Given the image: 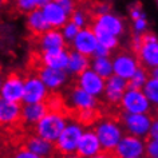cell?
Masks as SVG:
<instances>
[{
	"instance_id": "1",
	"label": "cell",
	"mask_w": 158,
	"mask_h": 158,
	"mask_svg": "<svg viewBox=\"0 0 158 158\" xmlns=\"http://www.w3.org/2000/svg\"><path fill=\"white\" fill-rule=\"evenodd\" d=\"M69 122V117L63 113V110H48L36 123H35V134L50 142H55L59 134L64 129Z\"/></svg>"
},
{
	"instance_id": "2",
	"label": "cell",
	"mask_w": 158,
	"mask_h": 158,
	"mask_svg": "<svg viewBox=\"0 0 158 158\" xmlns=\"http://www.w3.org/2000/svg\"><path fill=\"white\" fill-rule=\"evenodd\" d=\"M94 131H95L98 139H99L102 150L111 154L119 139L122 138V135H123L122 126L115 119H111V118H103L99 122H97Z\"/></svg>"
},
{
	"instance_id": "3",
	"label": "cell",
	"mask_w": 158,
	"mask_h": 158,
	"mask_svg": "<svg viewBox=\"0 0 158 158\" xmlns=\"http://www.w3.org/2000/svg\"><path fill=\"white\" fill-rule=\"evenodd\" d=\"M83 125L79 123L78 121H69L62 133L59 134L58 139L54 142L55 149L58 150L62 156H67V154H73L77 152L78 141L81 138L82 133H83Z\"/></svg>"
},
{
	"instance_id": "4",
	"label": "cell",
	"mask_w": 158,
	"mask_h": 158,
	"mask_svg": "<svg viewBox=\"0 0 158 158\" xmlns=\"http://www.w3.org/2000/svg\"><path fill=\"white\" fill-rule=\"evenodd\" d=\"M119 105L125 113H130V114L150 113L153 106L142 90L129 89V87L126 89V91L122 95Z\"/></svg>"
},
{
	"instance_id": "5",
	"label": "cell",
	"mask_w": 158,
	"mask_h": 158,
	"mask_svg": "<svg viewBox=\"0 0 158 158\" xmlns=\"http://www.w3.org/2000/svg\"><path fill=\"white\" fill-rule=\"evenodd\" d=\"M145 138L123 134L113 152L114 158H130L145 156Z\"/></svg>"
},
{
	"instance_id": "6",
	"label": "cell",
	"mask_w": 158,
	"mask_h": 158,
	"mask_svg": "<svg viewBox=\"0 0 158 158\" xmlns=\"http://www.w3.org/2000/svg\"><path fill=\"white\" fill-rule=\"evenodd\" d=\"M122 122H123V127L127 131V134L146 138L149 134L150 126H152L153 118L150 113H141V114H130L125 113L122 117Z\"/></svg>"
},
{
	"instance_id": "7",
	"label": "cell",
	"mask_w": 158,
	"mask_h": 158,
	"mask_svg": "<svg viewBox=\"0 0 158 158\" xmlns=\"http://www.w3.org/2000/svg\"><path fill=\"white\" fill-rule=\"evenodd\" d=\"M50 95L48 89L40 81L38 75H31L24 79V91L22 103H40L46 102Z\"/></svg>"
},
{
	"instance_id": "8",
	"label": "cell",
	"mask_w": 158,
	"mask_h": 158,
	"mask_svg": "<svg viewBox=\"0 0 158 158\" xmlns=\"http://www.w3.org/2000/svg\"><path fill=\"white\" fill-rule=\"evenodd\" d=\"M23 91H24V78L12 73L3 79L0 86V98L22 103Z\"/></svg>"
},
{
	"instance_id": "9",
	"label": "cell",
	"mask_w": 158,
	"mask_h": 158,
	"mask_svg": "<svg viewBox=\"0 0 158 158\" xmlns=\"http://www.w3.org/2000/svg\"><path fill=\"white\" fill-rule=\"evenodd\" d=\"M105 82L106 79L99 77L90 67L78 75V87H81L82 90H85L86 93H89L90 95L95 98L103 95Z\"/></svg>"
},
{
	"instance_id": "10",
	"label": "cell",
	"mask_w": 158,
	"mask_h": 158,
	"mask_svg": "<svg viewBox=\"0 0 158 158\" xmlns=\"http://www.w3.org/2000/svg\"><path fill=\"white\" fill-rule=\"evenodd\" d=\"M113 62V74L119 77L125 81H129L133 77V74L135 73L139 67V60L131 54L122 52L118 54L115 58L111 59Z\"/></svg>"
},
{
	"instance_id": "11",
	"label": "cell",
	"mask_w": 158,
	"mask_h": 158,
	"mask_svg": "<svg viewBox=\"0 0 158 158\" xmlns=\"http://www.w3.org/2000/svg\"><path fill=\"white\" fill-rule=\"evenodd\" d=\"M91 28L105 31V32H109V34L114 35V36L119 38L121 35L125 32V23L118 15L107 12V14L97 15Z\"/></svg>"
},
{
	"instance_id": "12",
	"label": "cell",
	"mask_w": 158,
	"mask_h": 158,
	"mask_svg": "<svg viewBox=\"0 0 158 158\" xmlns=\"http://www.w3.org/2000/svg\"><path fill=\"white\" fill-rule=\"evenodd\" d=\"M38 77L48 89V91H56L69 81V73L66 70H56L42 66L38 71Z\"/></svg>"
},
{
	"instance_id": "13",
	"label": "cell",
	"mask_w": 158,
	"mask_h": 158,
	"mask_svg": "<svg viewBox=\"0 0 158 158\" xmlns=\"http://www.w3.org/2000/svg\"><path fill=\"white\" fill-rule=\"evenodd\" d=\"M98 44L97 36L94 34V31L87 27H83L78 31V34L75 35V38L71 40V46L73 50L78 51V52L87 55V56H93L94 50Z\"/></svg>"
},
{
	"instance_id": "14",
	"label": "cell",
	"mask_w": 158,
	"mask_h": 158,
	"mask_svg": "<svg viewBox=\"0 0 158 158\" xmlns=\"http://www.w3.org/2000/svg\"><path fill=\"white\" fill-rule=\"evenodd\" d=\"M40 11L46 19L47 24L50 26V28L60 30L62 27L70 20V15L67 14L58 3H55L54 0L50 2L48 4L43 6Z\"/></svg>"
},
{
	"instance_id": "15",
	"label": "cell",
	"mask_w": 158,
	"mask_h": 158,
	"mask_svg": "<svg viewBox=\"0 0 158 158\" xmlns=\"http://www.w3.org/2000/svg\"><path fill=\"white\" fill-rule=\"evenodd\" d=\"M99 152H102V146L99 143V139H98L95 131L94 130H83V133H82V135L78 141L75 153L83 158H90Z\"/></svg>"
},
{
	"instance_id": "16",
	"label": "cell",
	"mask_w": 158,
	"mask_h": 158,
	"mask_svg": "<svg viewBox=\"0 0 158 158\" xmlns=\"http://www.w3.org/2000/svg\"><path fill=\"white\" fill-rule=\"evenodd\" d=\"M40 63L44 67L56 70H66L67 63H69V51L64 48L58 50H48V51H40Z\"/></svg>"
},
{
	"instance_id": "17",
	"label": "cell",
	"mask_w": 158,
	"mask_h": 158,
	"mask_svg": "<svg viewBox=\"0 0 158 158\" xmlns=\"http://www.w3.org/2000/svg\"><path fill=\"white\" fill-rule=\"evenodd\" d=\"M126 89H127V81H125V79H122L113 74L111 77H109L106 79L103 94L110 103L117 105V103H119V101H121L122 95H123V93L126 91Z\"/></svg>"
},
{
	"instance_id": "18",
	"label": "cell",
	"mask_w": 158,
	"mask_h": 158,
	"mask_svg": "<svg viewBox=\"0 0 158 158\" xmlns=\"http://www.w3.org/2000/svg\"><path fill=\"white\" fill-rule=\"evenodd\" d=\"M22 103L0 98V126H14L20 121Z\"/></svg>"
},
{
	"instance_id": "19",
	"label": "cell",
	"mask_w": 158,
	"mask_h": 158,
	"mask_svg": "<svg viewBox=\"0 0 158 158\" xmlns=\"http://www.w3.org/2000/svg\"><path fill=\"white\" fill-rule=\"evenodd\" d=\"M66 43L67 42L63 38L60 30L56 28H48L38 36V47L40 51L64 48Z\"/></svg>"
},
{
	"instance_id": "20",
	"label": "cell",
	"mask_w": 158,
	"mask_h": 158,
	"mask_svg": "<svg viewBox=\"0 0 158 158\" xmlns=\"http://www.w3.org/2000/svg\"><path fill=\"white\" fill-rule=\"evenodd\" d=\"M70 106L77 111H82V110H89V109H97L98 101L95 97L90 95L89 93H86L85 90L81 87H75L73 91L70 93L69 97Z\"/></svg>"
},
{
	"instance_id": "21",
	"label": "cell",
	"mask_w": 158,
	"mask_h": 158,
	"mask_svg": "<svg viewBox=\"0 0 158 158\" xmlns=\"http://www.w3.org/2000/svg\"><path fill=\"white\" fill-rule=\"evenodd\" d=\"M24 148H27L28 150H31L32 153H35L36 156L42 157V158H51L54 156L55 150H56L54 142L47 141L44 138L36 135V134L27 139Z\"/></svg>"
},
{
	"instance_id": "22",
	"label": "cell",
	"mask_w": 158,
	"mask_h": 158,
	"mask_svg": "<svg viewBox=\"0 0 158 158\" xmlns=\"http://www.w3.org/2000/svg\"><path fill=\"white\" fill-rule=\"evenodd\" d=\"M48 111L46 102L40 103H23L22 105V113H20V121H23L26 125H34Z\"/></svg>"
},
{
	"instance_id": "23",
	"label": "cell",
	"mask_w": 158,
	"mask_h": 158,
	"mask_svg": "<svg viewBox=\"0 0 158 158\" xmlns=\"http://www.w3.org/2000/svg\"><path fill=\"white\" fill-rule=\"evenodd\" d=\"M138 58L143 66L153 69L158 66V40L143 42L141 48L138 50Z\"/></svg>"
},
{
	"instance_id": "24",
	"label": "cell",
	"mask_w": 158,
	"mask_h": 158,
	"mask_svg": "<svg viewBox=\"0 0 158 158\" xmlns=\"http://www.w3.org/2000/svg\"><path fill=\"white\" fill-rule=\"evenodd\" d=\"M26 26L32 35H36V36H39L40 34H43L44 31L50 28L40 8H35L34 11L26 14Z\"/></svg>"
},
{
	"instance_id": "25",
	"label": "cell",
	"mask_w": 158,
	"mask_h": 158,
	"mask_svg": "<svg viewBox=\"0 0 158 158\" xmlns=\"http://www.w3.org/2000/svg\"><path fill=\"white\" fill-rule=\"evenodd\" d=\"M90 56L83 55L78 51H69V63H67V69L66 71L71 75H78L81 73H83L86 69L90 67Z\"/></svg>"
},
{
	"instance_id": "26",
	"label": "cell",
	"mask_w": 158,
	"mask_h": 158,
	"mask_svg": "<svg viewBox=\"0 0 158 158\" xmlns=\"http://www.w3.org/2000/svg\"><path fill=\"white\" fill-rule=\"evenodd\" d=\"M90 69L103 79H107L113 75V62L110 56H94L90 62Z\"/></svg>"
},
{
	"instance_id": "27",
	"label": "cell",
	"mask_w": 158,
	"mask_h": 158,
	"mask_svg": "<svg viewBox=\"0 0 158 158\" xmlns=\"http://www.w3.org/2000/svg\"><path fill=\"white\" fill-rule=\"evenodd\" d=\"M142 91L146 95V98L150 101L152 105H158V79L149 77L146 83L142 87Z\"/></svg>"
},
{
	"instance_id": "28",
	"label": "cell",
	"mask_w": 158,
	"mask_h": 158,
	"mask_svg": "<svg viewBox=\"0 0 158 158\" xmlns=\"http://www.w3.org/2000/svg\"><path fill=\"white\" fill-rule=\"evenodd\" d=\"M93 31H94V34H95L97 40L99 44L105 46L106 48H109L110 51H113L114 48L118 47V43H119V38L118 36H114V35L105 32V31H101V30H93Z\"/></svg>"
},
{
	"instance_id": "29",
	"label": "cell",
	"mask_w": 158,
	"mask_h": 158,
	"mask_svg": "<svg viewBox=\"0 0 158 158\" xmlns=\"http://www.w3.org/2000/svg\"><path fill=\"white\" fill-rule=\"evenodd\" d=\"M149 78V74L143 67H138V70L133 74V77L127 81V87L129 89H138V90H142L143 85L146 83Z\"/></svg>"
},
{
	"instance_id": "30",
	"label": "cell",
	"mask_w": 158,
	"mask_h": 158,
	"mask_svg": "<svg viewBox=\"0 0 158 158\" xmlns=\"http://www.w3.org/2000/svg\"><path fill=\"white\" fill-rule=\"evenodd\" d=\"M15 8L20 14H28L38 7V0H14Z\"/></svg>"
},
{
	"instance_id": "31",
	"label": "cell",
	"mask_w": 158,
	"mask_h": 158,
	"mask_svg": "<svg viewBox=\"0 0 158 158\" xmlns=\"http://www.w3.org/2000/svg\"><path fill=\"white\" fill-rule=\"evenodd\" d=\"M81 30L78 26H75L73 22L71 20H69L66 23L64 26L60 28V32H62V35H63V38H64V40L66 42H71L73 39L75 38V35L78 34V31Z\"/></svg>"
},
{
	"instance_id": "32",
	"label": "cell",
	"mask_w": 158,
	"mask_h": 158,
	"mask_svg": "<svg viewBox=\"0 0 158 158\" xmlns=\"http://www.w3.org/2000/svg\"><path fill=\"white\" fill-rule=\"evenodd\" d=\"M97 119V111L95 109H89V110H82L78 111V122L82 125L93 123Z\"/></svg>"
},
{
	"instance_id": "33",
	"label": "cell",
	"mask_w": 158,
	"mask_h": 158,
	"mask_svg": "<svg viewBox=\"0 0 158 158\" xmlns=\"http://www.w3.org/2000/svg\"><path fill=\"white\" fill-rule=\"evenodd\" d=\"M145 157L146 158H158V139L149 138L145 142Z\"/></svg>"
},
{
	"instance_id": "34",
	"label": "cell",
	"mask_w": 158,
	"mask_h": 158,
	"mask_svg": "<svg viewBox=\"0 0 158 158\" xmlns=\"http://www.w3.org/2000/svg\"><path fill=\"white\" fill-rule=\"evenodd\" d=\"M70 20L74 23L75 26H78L79 28H83L87 24V18H86V14L83 11H79V10H75L73 14L70 15Z\"/></svg>"
},
{
	"instance_id": "35",
	"label": "cell",
	"mask_w": 158,
	"mask_h": 158,
	"mask_svg": "<svg viewBox=\"0 0 158 158\" xmlns=\"http://www.w3.org/2000/svg\"><path fill=\"white\" fill-rule=\"evenodd\" d=\"M46 105L48 107V110H56V111L63 110V99L58 95H52V97L48 95V98L46 101Z\"/></svg>"
},
{
	"instance_id": "36",
	"label": "cell",
	"mask_w": 158,
	"mask_h": 158,
	"mask_svg": "<svg viewBox=\"0 0 158 158\" xmlns=\"http://www.w3.org/2000/svg\"><path fill=\"white\" fill-rule=\"evenodd\" d=\"M148 30V20L146 18H138L134 20V32L135 34H145Z\"/></svg>"
},
{
	"instance_id": "37",
	"label": "cell",
	"mask_w": 158,
	"mask_h": 158,
	"mask_svg": "<svg viewBox=\"0 0 158 158\" xmlns=\"http://www.w3.org/2000/svg\"><path fill=\"white\" fill-rule=\"evenodd\" d=\"M54 2L58 3L69 15H71L75 11V2L74 0H54Z\"/></svg>"
},
{
	"instance_id": "38",
	"label": "cell",
	"mask_w": 158,
	"mask_h": 158,
	"mask_svg": "<svg viewBox=\"0 0 158 158\" xmlns=\"http://www.w3.org/2000/svg\"><path fill=\"white\" fill-rule=\"evenodd\" d=\"M12 158H42V157L36 156V154L32 153L31 150H28L27 148H22V149H19L18 152L14 154Z\"/></svg>"
},
{
	"instance_id": "39",
	"label": "cell",
	"mask_w": 158,
	"mask_h": 158,
	"mask_svg": "<svg viewBox=\"0 0 158 158\" xmlns=\"http://www.w3.org/2000/svg\"><path fill=\"white\" fill-rule=\"evenodd\" d=\"M130 18H131L133 20H137L138 18H146V14L141 10L139 6H134L130 8Z\"/></svg>"
},
{
	"instance_id": "40",
	"label": "cell",
	"mask_w": 158,
	"mask_h": 158,
	"mask_svg": "<svg viewBox=\"0 0 158 158\" xmlns=\"http://www.w3.org/2000/svg\"><path fill=\"white\" fill-rule=\"evenodd\" d=\"M110 51L109 48H106L105 46H102L98 43L97 47H95V50H94V54H93V56H110Z\"/></svg>"
},
{
	"instance_id": "41",
	"label": "cell",
	"mask_w": 158,
	"mask_h": 158,
	"mask_svg": "<svg viewBox=\"0 0 158 158\" xmlns=\"http://www.w3.org/2000/svg\"><path fill=\"white\" fill-rule=\"evenodd\" d=\"M148 137H149V138H152V139H158V118L153 119Z\"/></svg>"
},
{
	"instance_id": "42",
	"label": "cell",
	"mask_w": 158,
	"mask_h": 158,
	"mask_svg": "<svg viewBox=\"0 0 158 158\" xmlns=\"http://www.w3.org/2000/svg\"><path fill=\"white\" fill-rule=\"evenodd\" d=\"M142 34H134V36H133V48L135 52H138V50L141 48V46H142Z\"/></svg>"
},
{
	"instance_id": "43",
	"label": "cell",
	"mask_w": 158,
	"mask_h": 158,
	"mask_svg": "<svg viewBox=\"0 0 158 158\" xmlns=\"http://www.w3.org/2000/svg\"><path fill=\"white\" fill-rule=\"evenodd\" d=\"M110 12V4L109 3H101L95 7V14L97 15H102V14H107Z\"/></svg>"
},
{
	"instance_id": "44",
	"label": "cell",
	"mask_w": 158,
	"mask_h": 158,
	"mask_svg": "<svg viewBox=\"0 0 158 158\" xmlns=\"http://www.w3.org/2000/svg\"><path fill=\"white\" fill-rule=\"evenodd\" d=\"M90 158H114V156L111 153H107V152H99L98 154H95V156H93V157H90Z\"/></svg>"
},
{
	"instance_id": "45",
	"label": "cell",
	"mask_w": 158,
	"mask_h": 158,
	"mask_svg": "<svg viewBox=\"0 0 158 158\" xmlns=\"http://www.w3.org/2000/svg\"><path fill=\"white\" fill-rule=\"evenodd\" d=\"M50 2H52V0H38V7H39V8H42L43 6L48 4Z\"/></svg>"
},
{
	"instance_id": "46",
	"label": "cell",
	"mask_w": 158,
	"mask_h": 158,
	"mask_svg": "<svg viewBox=\"0 0 158 158\" xmlns=\"http://www.w3.org/2000/svg\"><path fill=\"white\" fill-rule=\"evenodd\" d=\"M150 75H152L153 78H157L158 79V66L157 67H153V69H152V74H150Z\"/></svg>"
},
{
	"instance_id": "47",
	"label": "cell",
	"mask_w": 158,
	"mask_h": 158,
	"mask_svg": "<svg viewBox=\"0 0 158 158\" xmlns=\"http://www.w3.org/2000/svg\"><path fill=\"white\" fill-rule=\"evenodd\" d=\"M64 158H83V157H81L77 153H73V154H67V156H64Z\"/></svg>"
},
{
	"instance_id": "48",
	"label": "cell",
	"mask_w": 158,
	"mask_h": 158,
	"mask_svg": "<svg viewBox=\"0 0 158 158\" xmlns=\"http://www.w3.org/2000/svg\"><path fill=\"white\" fill-rule=\"evenodd\" d=\"M4 4H6V0H0V11L3 10V7H4Z\"/></svg>"
},
{
	"instance_id": "49",
	"label": "cell",
	"mask_w": 158,
	"mask_h": 158,
	"mask_svg": "<svg viewBox=\"0 0 158 158\" xmlns=\"http://www.w3.org/2000/svg\"><path fill=\"white\" fill-rule=\"evenodd\" d=\"M130 158H146L145 156H142V157H130Z\"/></svg>"
},
{
	"instance_id": "50",
	"label": "cell",
	"mask_w": 158,
	"mask_h": 158,
	"mask_svg": "<svg viewBox=\"0 0 158 158\" xmlns=\"http://www.w3.org/2000/svg\"><path fill=\"white\" fill-rule=\"evenodd\" d=\"M156 114H157V118H158V105H157V109H156Z\"/></svg>"
},
{
	"instance_id": "51",
	"label": "cell",
	"mask_w": 158,
	"mask_h": 158,
	"mask_svg": "<svg viewBox=\"0 0 158 158\" xmlns=\"http://www.w3.org/2000/svg\"><path fill=\"white\" fill-rule=\"evenodd\" d=\"M2 82H3V78H2V75H0V86H2Z\"/></svg>"
},
{
	"instance_id": "52",
	"label": "cell",
	"mask_w": 158,
	"mask_h": 158,
	"mask_svg": "<svg viewBox=\"0 0 158 158\" xmlns=\"http://www.w3.org/2000/svg\"><path fill=\"white\" fill-rule=\"evenodd\" d=\"M74 2H78V0H74Z\"/></svg>"
}]
</instances>
